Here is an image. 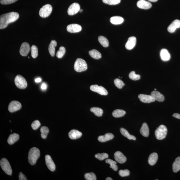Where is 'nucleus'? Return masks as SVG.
<instances>
[{
	"mask_svg": "<svg viewBox=\"0 0 180 180\" xmlns=\"http://www.w3.org/2000/svg\"><path fill=\"white\" fill-rule=\"evenodd\" d=\"M19 17V15L15 12L3 14L0 16V29L7 28L9 24L15 22Z\"/></svg>",
	"mask_w": 180,
	"mask_h": 180,
	"instance_id": "1",
	"label": "nucleus"
},
{
	"mask_svg": "<svg viewBox=\"0 0 180 180\" xmlns=\"http://www.w3.org/2000/svg\"><path fill=\"white\" fill-rule=\"evenodd\" d=\"M40 155V151L38 148L35 147L31 148L28 155V160L30 164L32 165L35 164Z\"/></svg>",
	"mask_w": 180,
	"mask_h": 180,
	"instance_id": "2",
	"label": "nucleus"
},
{
	"mask_svg": "<svg viewBox=\"0 0 180 180\" xmlns=\"http://www.w3.org/2000/svg\"><path fill=\"white\" fill-rule=\"evenodd\" d=\"M74 67L75 71L77 72H81L87 70V65L84 60L78 58L75 61Z\"/></svg>",
	"mask_w": 180,
	"mask_h": 180,
	"instance_id": "3",
	"label": "nucleus"
},
{
	"mask_svg": "<svg viewBox=\"0 0 180 180\" xmlns=\"http://www.w3.org/2000/svg\"><path fill=\"white\" fill-rule=\"evenodd\" d=\"M167 130L166 126L163 125H161L156 129L155 132V137L157 140H163L166 136Z\"/></svg>",
	"mask_w": 180,
	"mask_h": 180,
	"instance_id": "4",
	"label": "nucleus"
},
{
	"mask_svg": "<svg viewBox=\"0 0 180 180\" xmlns=\"http://www.w3.org/2000/svg\"><path fill=\"white\" fill-rule=\"evenodd\" d=\"M15 82L16 86L20 89H25L27 87V81L26 79L21 75L16 76L15 79Z\"/></svg>",
	"mask_w": 180,
	"mask_h": 180,
	"instance_id": "5",
	"label": "nucleus"
},
{
	"mask_svg": "<svg viewBox=\"0 0 180 180\" xmlns=\"http://www.w3.org/2000/svg\"><path fill=\"white\" fill-rule=\"evenodd\" d=\"M0 165L3 171L7 174L11 175L12 170L9 161L5 158H3L0 161Z\"/></svg>",
	"mask_w": 180,
	"mask_h": 180,
	"instance_id": "6",
	"label": "nucleus"
},
{
	"mask_svg": "<svg viewBox=\"0 0 180 180\" xmlns=\"http://www.w3.org/2000/svg\"><path fill=\"white\" fill-rule=\"evenodd\" d=\"M52 11V7L50 4H46L41 8L39 11L40 17L46 18L50 16Z\"/></svg>",
	"mask_w": 180,
	"mask_h": 180,
	"instance_id": "7",
	"label": "nucleus"
},
{
	"mask_svg": "<svg viewBox=\"0 0 180 180\" xmlns=\"http://www.w3.org/2000/svg\"><path fill=\"white\" fill-rule=\"evenodd\" d=\"M91 91L96 92L101 95H106L108 94V92L105 88L101 86L98 85H92L90 87Z\"/></svg>",
	"mask_w": 180,
	"mask_h": 180,
	"instance_id": "8",
	"label": "nucleus"
},
{
	"mask_svg": "<svg viewBox=\"0 0 180 180\" xmlns=\"http://www.w3.org/2000/svg\"><path fill=\"white\" fill-rule=\"evenodd\" d=\"M22 107L21 104L17 101H12L9 104L8 110L11 112H13L21 109Z\"/></svg>",
	"mask_w": 180,
	"mask_h": 180,
	"instance_id": "9",
	"label": "nucleus"
},
{
	"mask_svg": "<svg viewBox=\"0 0 180 180\" xmlns=\"http://www.w3.org/2000/svg\"><path fill=\"white\" fill-rule=\"evenodd\" d=\"M80 10V6L77 3H74L69 6L67 11L69 15H73L77 14Z\"/></svg>",
	"mask_w": 180,
	"mask_h": 180,
	"instance_id": "10",
	"label": "nucleus"
},
{
	"mask_svg": "<svg viewBox=\"0 0 180 180\" xmlns=\"http://www.w3.org/2000/svg\"><path fill=\"white\" fill-rule=\"evenodd\" d=\"M30 50V47L29 44L26 42H24L20 47V54L22 56H26L29 53Z\"/></svg>",
	"mask_w": 180,
	"mask_h": 180,
	"instance_id": "11",
	"label": "nucleus"
},
{
	"mask_svg": "<svg viewBox=\"0 0 180 180\" xmlns=\"http://www.w3.org/2000/svg\"><path fill=\"white\" fill-rule=\"evenodd\" d=\"M46 164L51 171H54L56 169V165L50 155H47L45 156Z\"/></svg>",
	"mask_w": 180,
	"mask_h": 180,
	"instance_id": "12",
	"label": "nucleus"
},
{
	"mask_svg": "<svg viewBox=\"0 0 180 180\" xmlns=\"http://www.w3.org/2000/svg\"><path fill=\"white\" fill-rule=\"evenodd\" d=\"M138 97L141 101L145 103H150L155 101L151 95L140 94L138 96Z\"/></svg>",
	"mask_w": 180,
	"mask_h": 180,
	"instance_id": "13",
	"label": "nucleus"
},
{
	"mask_svg": "<svg viewBox=\"0 0 180 180\" xmlns=\"http://www.w3.org/2000/svg\"><path fill=\"white\" fill-rule=\"evenodd\" d=\"M67 32L70 33H77L81 32L82 30L81 26L77 24H69L67 26Z\"/></svg>",
	"mask_w": 180,
	"mask_h": 180,
	"instance_id": "14",
	"label": "nucleus"
},
{
	"mask_svg": "<svg viewBox=\"0 0 180 180\" xmlns=\"http://www.w3.org/2000/svg\"><path fill=\"white\" fill-rule=\"evenodd\" d=\"M137 5L140 9H148L152 7V5L149 1L145 0H140L137 2Z\"/></svg>",
	"mask_w": 180,
	"mask_h": 180,
	"instance_id": "15",
	"label": "nucleus"
},
{
	"mask_svg": "<svg viewBox=\"0 0 180 180\" xmlns=\"http://www.w3.org/2000/svg\"><path fill=\"white\" fill-rule=\"evenodd\" d=\"M114 157L115 160L120 163H124L126 162V157L123 154L119 151H116L114 154Z\"/></svg>",
	"mask_w": 180,
	"mask_h": 180,
	"instance_id": "16",
	"label": "nucleus"
},
{
	"mask_svg": "<svg viewBox=\"0 0 180 180\" xmlns=\"http://www.w3.org/2000/svg\"><path fill=\"white\" fill-rule=\"evenodd\" d=\"M180 28V21L176 19L173 21L167 28V30L170 33L174 32L177 28Z\"/></svg>",
	"mask_w": 180,
	"mask_h": 180,
	"instance_id": "17",
	"label": "nucleus"
},
{
	"mask_svg": "<svg viewBox=\"0 0 180 180\" xmlns=\"http://www.w3.org/2000/svg\"><path fill=\"white\" fill-rule=\"evenodd\" d=\"M136 38L134 36H132L129 38L128 42L126 44V48L128 50H131L136 46Z\"/></svg>",
	"mask_w": 180,
	"mask_h": 180,
	"instance_id": "18",
	"label": "nucleus"
},
{
	"mask_svg": "<svg viewBox=\"0 0 180 180\" xmlns=\"http://www.w3.org/2000/svg\"><path fill=\"white\" fill-rule=\"evenodd\" d=\"M82 136V133L81 132L75 130H71L69 133V138L72 140H76L80 138Z\"/></svg>",
	"mask_w": 180,
	"mask_h": 180,
	"instance_id": "19",
	"label": "nucleus"
},
{
	"mask_svg": "<svg viewBox=\"0 0 180 180\" xmlns=\"http://www.w3.org/2000/svg\"><path fill=\"white\" fill-rule=\"evenodd\" d=\"M114 135L111 133H107L104 136H99L98 140L101 142H105L112 140L114 138Z\"/></svg>",
	"mask_w": 180,
	"mask_h": 180,
	"instance_id": "20",
	"label": "nucleus"
},
{
	"mask_svg": "<svg viewBox=\"0 0 180 180\" xmlns=\"http://www.w3.org/2000/svg\"><path fill=\"white\" fill-rule=\"evenodd\" d=\"M161 58L162 60L167 61L171 59V55L166 49H162L160 52Z\"/></svg>",
	"mask_w": 180,
	"mask_h": 180,
	"instance_id": "21",
	"label": "nucleus"
},
{
	"mask_svg": "<svg viewBox=\"0 0 180 180\" xmlns=\"http://www.w3.org/2000/svg\"><path fill=\"white\" fill-rule=\"evenodd\" d=\"M154 98L155 101L159 102H163L164 101L165 97L159 91H153L151 93V95Z\"/></svg>",
	"mask_w": 180,
	"mask_h": 180,
	"instance_id": "22",
	"label": "nucleus"
},
{
	"mask_svg": "<svg viewBox=\"0 0 180 180\" xmlns=\"http://www.w3.org/2000/svg\"><path fill=\"white\" fill-rule=\"evenodd\" d=\"M140 133L143 136L145 137H148L149 135V129L148 124L146 123H143L140 130Z\"/></svg>",
	"mask_w": 180,
	"mask_h": 180,
	"instance_id": "23",
	"label": "nucleus"
},
{
	"mask_svg": "<svg viewBox=\"0 0 180 180\" xmlns=\"http://www.w3.org/2000/svg\"><path fill=\"white\" fill-rule=\"evenodd\" d=\"M158 154L157 153L154 152L151 153L148 158V163L149 165L152 166L154 165L158 160Z\"/></svg>",
	"mask_w": 180,
	"mask_h": 180,
	"instance_id": "24",
	"label": "nucleus"
},
{
	"mask_svg": "<svg viewBox=\"0 0 180 180\" xmlns=\"http://www.w3.org/2000/svg\"><path fill=\"white\" fill-rule=\"evenodd\" d=\"M124 21V19L119 16H114L110 18V22L114 25L122 24Z\"/></svg>",
	"mask_w": 180,
	"mask_h": 180,
	"instance_id": "25",
	"label": "nucleus"
},
{
	"mask_svg": "<svg viewBox=\"0 0 180 180\" xmlns=\"http://www.w3.org/2000/svg\"><path fill=\"white\" fill-rule=\"evenodd\" d=\"M19 135L18 134L13 133L11 134L8 138L7 142L10 145L13 144L19 140Z\"/></svg>",
	"mask_w": 180,
	"mask_h": 180,
	"instance_id": "26",
	"label": "nucleus"
},
{
	"mask_svg": "<svg viewBox=\"0 0 180 180\" xmlns=\"http://www.w3.org/2000/svg\"><path fill=\"white\" fill-rule=\"evenodd\" d=\"M56 40H53L51 42L48 47V51L51 56L54 57L55 54V48L57 46Z\"/></svg>",
	"mask_w": 180,
	"mask_h": 180,
	"instance_id": "27",
	"label": "nucleus"
},
{
	"mask_svg": "<svg viewBox=\"0 0 180 180\" xmlns=\"http://www.w3.org/2000/svg\"><path fill=\"white\" fill-rule=\"evenodd\" d=\"M120 132L124 136L126 137L129 140H136V138L134 136L130 135L128 131L125 129L122 128L120 129Z\"/></svg>",
	"mask_w": 180,
	"mask_h": 180,
	"instance_id": "28",
	"label": "nucleus"
},
{
	"mask_svg": "<svg viewBox=\"0 0 180 180\" xmlns=\"http://www.w3.org/2000/svg\"><path fill=\"white\" fill-rule=\"evenodd\" d=\"M173 169L174 173H177L180 170V157L175 159L173 165Z\"/></svg>",
	"mask_w": 180,
	"mask_h": 180,
	"instance_id": "29",
	"label": "nucleus"
},
{
	"mask_svg": "<svg viewBox=\"0 0 180 180\" xmlns=\"http://www.w3.org/2000/svg\"><path fill=\"white\" fill-rule=\"evenodd\" d=\"M89 54L92 58L96 60H98L101 58V53L97 50H93L90 51Z\"/></svg>",
	"mask_w": 180,
	"mask_h": 180,
	"instance_id": "30",
	"label": "nucleus"
},
{
	"mask_svg": "<svg viewBox=\"0 0 180 180\" xmlns=\"http://www.w3.org/2000/svg\"><path fill=\"white\" fill-rule=\"evenodd\" d=\"M126 114V112L122 109H118L114 110L112 112V115L114 117L116 118L122 117Z\"/></svg>",
	"mask_w": 180,
	"mask_h": 180,
	"instance_id": "31",
	"label": "nucleus"
},
{
	"mask_svg": "<svg viewBox=\"0 0 180 180\" xmlns=\"http://www.w3.org/2000/svg\"><path fill=\"white\" fill-rule=\"evenodd\" d=\"M91 111L93 112L96 116L100 117L103 115V110L101 108L93 107L91 108Z\"/></svg>",
	"mask_w": 180,
	"mask_h": 180,
	"instance_id": "32",
	"label": "nucleus"
},
{
	"mask_svg": "<svg viewBox=\"0 0 180 180\" xmlns=\"http://www.w3.org/2000/svg\"><path fill=\"white\" fill-rule=\"evenodd\" d=\"M98 40L100 43L104 47L106 48L109 46V42L105 37L100 36L98 38Z\"/></svg>",
	"mask_w": 180,
	"mask_h": 180,
	"instance_id": "33",
	"label": "nucleus"
},
{
	"mask_svg": "<svg viewBox=\"0 0 180 180\" xmlns=\"http://www.w3.org/2000/svg\"><path fill=\"white\" fill-rule=\"evenodd\" d=\"M105 162L109 164L110 165V167L113 169L114 171H116L118 170V167L116 165L117 163L116 161L111 159H107L105 160Z\"/></svg>",
	"mask_w": 180,
	"mask_h": 180,
	"instance_id": "34",
	"label": "nucleus"
},
{
	"mask_svg": "<svg viewBox=\"0 0 180 180\" xmlns=\"http://www.w3.org/2000/svg\"><path fill=\"white\" fill-rule=\"evenodd\" d=\"M41 136L43 139H46L49 132L48 128L46 126H42L40 129Z\"/></svg>",
	"mask_w": 180,
	"mask_h": 180,
	"instance_id": "35",
	"label": "nucleus"
},
{
	"mask_svg": "<svg viewBox=\"0 0 180 180\" xmlns=\"http://www.w3.org/2000/svg\"><path fill=\"white\" fill-rule=\"evenodd\" d=\"M66 50L64 47H60L59 50L57 52L56 54V56L59 58H62L64 55Z\"/></svg>",
	"mask_w": 180,
	"mask_h": 180,
	"instance_id": "36",
	"label": "nucleus"
},
{
	"mask_svg": "<svg viewBox=\"0 0 180 180\" xmlns=\"http://www.w3.org/2000/svg\"><path fill=\"white\" fill-rule=\"evenodd\" d=\"M31 52L32 58H35L38 56V50L37 47L33 45L31 48Z\"/></svg>",
	"mask_w": 180,
	"mask_h": 180,
	"instance_id": "37",
	"label": "nucleus"
},
{
	"mask_svg": "<svg viewBox=\"0 0 180 180\" xmlns=\"http://www.w3.org/2000/svg\"><path fill=\"white\" fill-rule=\"evenodd\" d=\"M85 178L87 180H96L97 177L95 173H85Z\"/></svg>",
	"mask_w": 180,
	"mask_h": 180,
	"instance_id": "38",
	"label": "nucleus"
},
{
	"mask_svg": "<svg viewBox=\"0 0 180 180\" xmlns=\"http://www.w3.org/2000/svg\"><path fill=\"white\" fill-rule=\"evenodd\" d=\"M130 78L133 81L138 80L140 78V76L139 75H136L134 71H132L129 75Z\"/></svg>",
	"mask_w": 180,
	"mask_h": 180,
	"instance_id": "39",
	"label": "nucleus"
},
{
	"mask_svg": "<svg viewBox=\"0 0 180 180\" xmlns=\"http://www.w3.org/2000/svg\"><path fill=\"white\" fill-rule=\"evenodd\" d=\"M95 158L99 159L100 161H103L106 159L108 158V155L107 153H98L95 155Z\"/></svg>",
	"mask_w": 180,
	"mask_h": 180,
	"instance_id": "40",
	"label": "nucleus"
},
{
	"mask_svg": "<svg viewBox=\"0 0 180 180\" xmlns=\"http://www.w3.org/2000/svg\"><path fill=\"white\" fill-rule=\"evenodd\" d=\"M114 83L118 88L121 89L125 84L123 81L119 79H116L114 80Z\"/></svg>",
	"mask_w": 180,
	"mask_h": 180,
	"instance_id": "41",
	"label": "nucleus"
},
{
	"mask_svg": "<svg viewBox=\"0 0 180 180\" xmlns=\"http://www.w3.org/2000/svg\"><path fill=\"white\" fill-rule=\"evenodd\" d=\"M121 0H103V3L108 5H115L120 3Z\"/></svg>",
	"mask_w": 180,
	"mask_h": 180,
	"instance_id": "42",
	"label": "nucleus"
},
{
	"mask_svg": "<svg viewBox=\"0 0 180 180\" xmlns=\"http://www.w3.org/2000/svg\"><path fill=\"white\" fill-rule=\"evenodd\" d=\"M119 175L122 177L128 176L130 175V171L128 169H125L124 170H120L119 171Z\"/></svg>",
	"mask_w": 180,
	"mask_h": 180,
	"instance_id": "43",
	"label": "nucleus"
},
{
	"mask_svg": "<svg viewBox=\"0 0 180 180\" xmlns=\"http://www.w3.org/2000/svg\"><path fill=\"white\" fill-rule=\"evenodd\" d=\"M40 125L41 124L39 121L36 120L32 123V127L33 129L34 130H36L38 129Z\"/></svg>",
	"mask_w": 180,
	"mask_h": 180,
	"instance_id": "44",
	"label": "nucleus"
},
{
	"mask_svg": "<svg viewBox=\"0 0 180 180\" xmlns=\"http://www.w3.org/2000/svg\"><path fill=\"white\" fill-rule=\"evenodd\" d=\"M18 0H1L0 3L2 5H9L15 3Z\"/></svg>",
	"mask_w": 180,
	"mask_h": 180,
	"instance_id": "45",
	"label": "nucleus"
},
{
	"mask_svg": "<svg viewBox=\"0 0 180 180\" xmlns=\"http://www.w3.org/2000/svg\"><path fill=\"white\" fill-rule=\"evenodd\" d=\"M19 180H27V178L26 176L23 174V173L20 172L19 173Z\"/></svg>",
	"mask_w": 180,
	"mask_h": 180,
	"instance_id": "46",
	"label": "nucleus"
},
{
	"mask_svg": "<svg viewBox=\"0 0 180 180\" xmlns=\"http://www.w3.org/2000/svg\"><path fill=\"white\" fill-rule=\"evenodd\" d=\"M173 116L174 117L178 118V119H180V114L177 113H175L173 114Z\"/></svg>",
	"mask_w": 180,
	"mask_h": 180,
	"instance_id": "47",
	"label": "nucleus"
},
{
	"mask_svg": "<svg viewBox=\"0 0 180 180\" xmlns=\"http://www.w3.org/2000/svg\"><path fill=\"white\" fill-rule=\"evenodd\" d=\"M41 89L43 90H46L47 89V85L44 83H42L41 86Z\"/></svg>",
	"mask_w": 180,
	"mask_h": 180,
	"instance_id": "48",
	"label": "nucleus"
},
{
	"mask_svg": "<svg viewBox=\"0 0 180 180\" xmlns=\"http://www.w3.org/2000/svg\"><path fill=\"white\" fill-rule=\"evenodd\" d=\"M42 81V80L40 78H38L35 79L36 82L37 83H40Z\"/></svg>",
	"mask_w": 180,
	"mask_h": 180,
	"instance_id": "49",
	"label": "nucleus"
},
{
	"mask_svg": "<svg viewBox=\"0 0 180 180\" xmlns=\"http://www.w3.org/2000/svg\"><path fill=\"white\" fill-rule=\"evenodd\" d=\"M148 1L151 2H155L158 1V0H148Z\"/></svg>",
	"mask_w": 180,
	"mask_h": 180,
	"instance_id": "50",
	"label": "nucleus"
},
{
	"mask_svg": "<svg viewBox=\"0 0 180 180\" xmlns=\"http://www.w3.org/2000/svg\"><path fill=\"white\" fill-rule=\"evenodd\" d=\"M106 180H112V179L111 177H108L106 179Z\"/></svg>",
	"mask_w": 180,
	"mask_h": 180,
	"instance_id": "51",
	"label": "nucleus"
},
{
	"mask_svg": "<svg viewBox=\"0 0 180 180\" xmlns=\"http://www.w3.org/2000/svg\"><path fill=\"white\" fill-rule=\"evenodd\" d=\"M79 11H80V12H81H81H83V9H80V10Z\"/></svg>",
	"mask_w": 180,
	"mask_h": 180,
	"instance_id": "52",
	"label": "nucleus"
},
{
	"mask_svg": "<svg viewBox=\"0 0 180 180\" xmlns=\"http://www.w3.org/2000/svg\"><path fill=\"white\" fill-rule=\"evenodd\" d=\"M155 89V90H156V89Z\"/></svg>",
	"mask_w": 180,
	"mask_h": 180,
	"instance_id": "53",
	"label": "nucleus"
},
{
	"mask_svg": "<svg viewBox=\"0 0 180 180\" xmlns=\"http://www.w3.org/2000/svg\"><path fill=\"white\" fill-rule=\"evenodd\" d=\"M11 132H12V130H11Z\"/></svg>",
	"mask_w": 180,
	"mask_h": 180,
	"instance_id": "54",
	"label": "nucleus"
}]
</instances>
